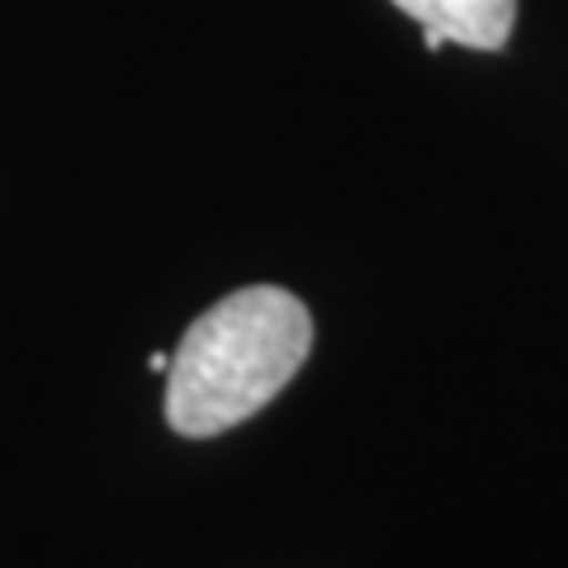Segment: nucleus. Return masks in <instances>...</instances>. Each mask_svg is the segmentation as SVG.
<instances>
[{"instance_id":"nucleus-3","label":"nucleus","mask_w":568,"mask_h":568,"mask_svg":"<svg viewBox=\"0 0 568 568\" xmlns=\"http://www.w3.org/2000/svg\"><path fill=\"white\" fill-rule=\"evenodd\" d=\"M152 369H156V375H171V351H156L152 355V361H148Z\"/></svg>"},{"instance_id":"nucleus-1","label":"nucleus","mask_w":568,"mask_h":568,"mask_svg":"<svg viewBox=\"0 0 568 568\" xmlns=\"http://www.w3.org/2000/svg\"><path fill=\"white\" fill-rule=\"evenodd\" d=\"M313 351V317L290 290L252 284L200 313L171 351L166 422L190 440L256 417Z\"/></svg>"},{"instance_id":"nucleus-2","label":"nucleus","mask_w":568,"mask_h":568,"mask_svg":"<svg viewBox=\"0 0 568 568\" xmlns=\"http://www.w3.org/2000/svg\"><path fill=\"white\" fill-rule=\"evenodd\" d=\"M422 29H436L446 43L497 52L517 24V0H394Z\"/></svg>"}]
</instances>
